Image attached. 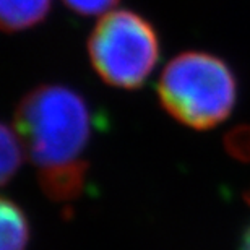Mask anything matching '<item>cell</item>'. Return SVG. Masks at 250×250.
Returning <instances> with one entry per match:
<instances>
[{
  "label": "cell",
  "mask_w": 250,
  "mask_h": 250,
  "mask_svg": "<svg viewBox=\"0 0 250 250\" xmlns=\"http://www.w3.org/2000/svg\"><path fill=\"white\" fill-rule=\"evenodd\" d=\"M13 127L42 192L57 203L77 200L84 188L91 138V112L82 94L62 84H41L20 101Z\"/></svg>",
  "instance_id": "6da1fadb"
},
{
  "label": "cell",
  "mask_w": 250,
  "mask_h": 250,
  "mask_svg": "<svg viewBox=\"0 0 250 250\" xmlns=\"http://www.w3.org/2000/svg\"><path fill=\"white\" fill-rule=\"evenodd\" d=\"M163 107L187 127L208 130L232 112L237 96L229 65L208 52L190 51L172 59L158 83Z\"/></svg>",
  "instance_id": "7a4b0ae2"
},
{
  "label": "cell",
  "mask_w": 250,
  "mask_h": 250,
  "mask_svg": "<svg viewBox=\"0 0 250 250\" xmlns=\"http://www.w3.org/2000/svg\"><path fill=\"white\" fill-rule=\"evenodd\" d=\"M88 54L103 82L122 89L140 88L159 57L154 28L130 10L103 15L89 34Z\"/></svg>",
  "instance_id": "3957f363"
},
{
  "label": "cell",
  "mask_w": 250,
  "mask_h": 250,
  "mask_svg": "<svg viewBox=\"0 0 250 250\" xmlns=\"http://www.w3.org/2000/svg\"><path fill=\"white\" fill-rule=\"evenodd\" d=\"M52 0H0V23L7 33L36 26L47 17Z\"/></svg>",
  "instance_id": "277c9868"
},
{
  "label": "cell",
  "mask_w": 250,
  "mask_h": 250,
  "mask_svg": "<svg viewBox=\"0 0 250 250\" xmlns=\"http://www.w3.org/2000/svg\"><path fill=\"white\" fill-rule=\"evenodd\" d=\"M0 229L2 247L0 250H24L29 239L28 219L23 209L7 197L0 202Z\"/></svg>",
  "instance_id": "5b68a950"
},
{
  "label": "cell",
  "mask_w": 250,
  "mask_h": 250,
  "mask_svg": "<svg viewBox=\"0 0 250 250\" xmlns=\"http://www.w3.org/2000/svg\"><path fill=\"white\" fill-rule=\"evenodd\" d=\"M0 138H2V166H0V174H2V186H7V182L15 176L20 164L23 163V156L26 153V149H24V145L15 127H8L7 124L2 125Z\"/></svg>",
  "instance_id": "8992f818"
},
{
  "label": "cell",
  "mask_w": 250,
  "mask_h": 250,
  "mask_svg": "<svg viewBox=\"0 0 250 250\" xmlns=\"http://www.w3.org/2000/svg\"><path fill=\"white\" fill-rule=\"evenodd\" d=\"M70 10L83 17H96L112 12L119 0H62Z\"/></svg>",
  "instance_id": "52a82bcc"
},
{
  "label": "cell",
  "mask_w": 250,
  "mask_h": 250,
  "mask_svg": "<svg viewBox=\"0 0 250 250\" xmlns=\"http://www.w3.org/2000/svg\"><path fill=\"white\" fill-rule=\"evenodd\" d=\"M241 250H250V228L247 229L246 236H244V241H242V249Z\"/></svg>",
  "instance_id": "ba28073f"
}]
</instances>
